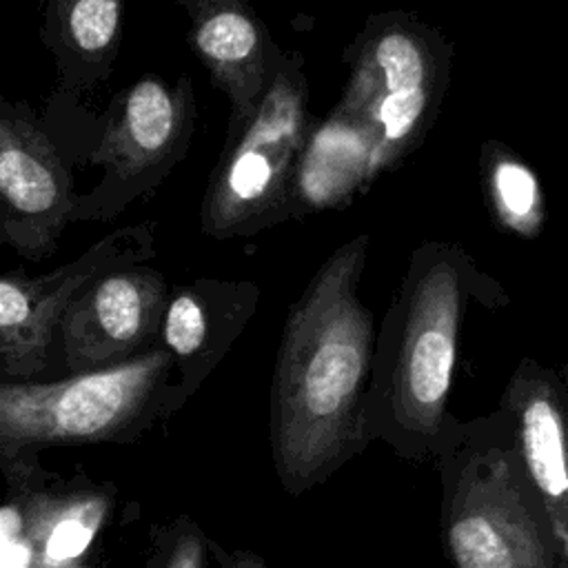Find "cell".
Returning <instances> with one entry per match:
<instances>
[{
	"label": "cell",
	"mask_w": 568,
	"mask_h": 568,
	"mask_svg": "<svg viewBox=\"0 0 568 568\" xmlns=\"http://www.w3.org/2000/svg\"><path fill=\"white\" fill-rule=\"evenodd\" d=\"M73 206L69 169L31 106L0 100V242L33 262L49 257Z\"/></svg>",
	"instance_id": "obj_10"
},
{
	"label": "cell",
	"mask_w": 568,
	"mask_h": 568,
	"mask_svg": "<svg viewBox=\"0 0 568 568\" xmlns=\"http://www.w3.org/2000/svg\"><path fill=\"white\" fill-rule=\"evenodd\" d=\"M166 277L149 264L109 268L69 302L58 328V364L64 375L129 362L155 346Z\"/></svg>",
	"instance_id": "obj_9"
},
{
	"label": "cell",
	"mask_w": 568,
	"mask_h": 568,
	"mask_svg": "<svg viewBox=\"0 0 568 568\" xmlns=\"http://www.w3.org/2000/svg\"><path fill=\"white\" fill-rule=\"evenodd\" d=\"M178 2H180V7L186 11V16H191V13H195L197 9H204V7L215 4V2H222V0H178Z\"/></svg>",
	"instance_id": "obj_20"
},
{
	"label": "cell",
	"mask_w": 568,
	"mask_h": 568,
	"mask_svg": "<svg viewBox=\"0 0 568 568\" xmlns=\"http://www.w3.org/2000/svg\"><path fill=\"white\" fill-rule=\"evenodd\" d=\"M11 499L27 544V568H91L84 555L109 517L111 495L95 486L51 490L42 484Z\"/></svg>",
	"instance_id": "obj_16"
},
{
	"label": "cell",
	"mask_w": 568,
	"mask_h": 568,
	"mask_svg": "<svg viewBox=\"0 0 568 568\" xmlns=\"http://www.w3.org/2000/svg\"><path fill=\"white\" fill-rule=\"evenodd\" d=\"M260 286L251 280L197 277L169 291L155 346L173 359L180 406L222 362L257 311Z\"/></svg>",
	"instance_id": "obj_12"
},
{
	"label": "cell",
	"mask_w": 568,
	"mask_h": 568,
	"mask_svg": "<svg viewBox=\"0 0 568 568\" xmlns=\"http://www.w3.org/2000/svg\"><path fill=\"white\" fill-rule=\"evenodd\" d=\"M189 20L193 53L213 87L229 98L226 138H233L255 115L266 93L277 44L248 0H222L197 9Z\"/></svg>",
	"instance_id": "obj_13"
},
{
	"label": "cell",
	"mask_w": 568,
	"mask_h": 568,
	"mask_svg": "<svg viewBox=\"0 0 568 568\" xmlns=\"http://www.w3.org/2000/svg\"><path fill=\"white\" fill-rule=\"evenodd\" d=\"M433 464L450 568H561L557 537L499 406L473 419L453 415Z\"/></svg>",
	"instance_id": "obj_3"
},
{
	"label": "cell",
	"mask_w": 568,
	"mask_h": 568,
	"mask_svg": "<svg viewBox=\"0 0 568 568\" xmlns=\"http://www.w3.org/2000/svg\"><path fill=\"white\" fill-rule=\"evenodd\" d=\"M0 237H2V211H0ZM2 244V242H0Z\"/></svg>",
	"instance_id": "obj_21"
},
{
	"label": "cell",
	"mask_w": 568,
	"mask_h": 568,
	"mask_svg": "<svg viewBox=\"0 0 568 568\" xmlns=\"http://www.w3.org/2000/svg\"><path fill=\"white\" fill-rule=\"evenodd\" d=\"M209 537L200 526L180 515L158 532L144 568H209Z\"/></svg>",
	"instance_id": "obj_18"
},
{
	"label": "cell",
	"mask_w": 568,
	"mask_h": 568,
	"mask_svg": "<svg viewBox=\"0 0 568 568\" xmlns=\"http://www.w3.org/2000/svg\"><path fill=\"white\" fill-rule=\"evenodd\" d=\"M488 211L501 229L532 240L546 224V202L537 173L508 144L486 140L479 153Z\"/></svg>",
	"instance_id": "obj_17"
},
{
	"label": "cell",
	"mask_w": 568,
	"mask_h": 568,
	"mask_svg": "<svg viewBox=\"0 0 568 568\" xmlns=\"http://www.w3.org/2000/svg\"><path fill=\"white\" fill-rule=\"evenodd\" d=\"M308 98L302 53L277 47L255 115L224 140L209 178L200 209L204 235L248 237L288 220L295 166L315 122Z\"/></svg>",
	"instance_id": "obj_6"
},
{
	"label": "cell",
	"mask_w": 568,
	"mask_h": 568,
	"mask_svg": "<svg viewBox=\"0 0 568 568\" xmlns=\"http://www.w3.org/2000/svg\"><path fill=\"white\" fill-rule=\"evenodd\" d=\"M368 244V233H359L337 246L284 322L268 439L275 475L291 497L324 484L371 444L366 390L377 333L359 300Z\"/></svg>",
	"instance_id": "obj_1"
},
{
	"label": "cell",
	"mask_w": 568,
	"mask_h": 568,
	"mask_svg": "<svg viewBox=\"0 0 568 568\" xmlns=\"http://www.w3.org/2000/svg\"><path fill=\"white\" fill-rule=\"evenodd\" d=\"M193 126L195 95L189 75L169 84L146 73L113 95L93 151L102 178L91 191L75 195L71 224L111 222L155 191L186 158Z\"/></svg>",
	"instance_id": "obj_7"
},
{
	"label": "cell",
	"mask_w": 568,
	"mask_h": 568,
	"mask_svg": "<svg viewBox=\"0 0 568 568\" xmlns=\"http://www.w3.org/2000/svg\"><path fill=\"white\" fill-rule=\"evenodd\" d=\"M175 408L173 359L160 346L100 371L0 382V470L9 495L44 484L42 450L131 442Z\"/></svg>",
	"instance_id": "obj_4"
},
{
	"label": "cell",
	"mask_w": 568,
	"mask_h": 568,
	"mask_svg": "<svg viewBox=\"0 0 568 568\" xmlns=\"http://www.w3.org/2000/svg\"><path fill=\"white\" fill-rule=\"evenodd\" d=\"M155 255V222L124 224L75 260L42 273H0V382H40L58 362V328L73 295L95 275Z\"/></svg>",
	"instance_id": "obj_8"
},
{
	"label": "cell",
	"mask_w": 568,
	"mask_h": 568,
	"mask_svg": "<svg viewBox=\"0 0 568 568\" xmlns=\"http://www.w3.org/2000/svg\"><path fill=\"white\" fill-rule=\"evenodd\" d=\"M470 302L497 311L510 297L462 244H417L375 335L366 390L371 444L382 442L410 464L435 459L453 419L448 395Z\"/></svg>",
	"instance_id": "obj_2"
},
{
	"label": "cell",
	"mask_w": 568,
	"mask_h": 568,
	"mask_svg": "<svg viewBox=\"0 0 568 568\" xmlns=\"http://www.w3.org/2000/svg\"><path fill=\"white\" fill-rule=\"evenodd\" d=\"M497 406L557 537L561 568H568V382L557 368L521 357Z\"/></svg>",
	"instance_id": "obj_11"
},
{
	"label": "cell",
	"mask_w": 568,
	"mask_h": 568,
	"mask_svg": "<svg viewBox=\"0 0 568 568\" xmlns=\"http://www.w3.org/2000/svg\"><path fill=\"white\" fill-rule=\"evenodd\" d=\"M209 550L220 568H268L264 559L251 550H226L213 539H209Z\"/></svg>",
	"instance_id": "obj_19"
},
{
	"label": "cell",
	"mask_w": 568,
	"mask_h": 568,
	"mask_svg": "<svg viewBox=\"0 0 568 568\" xmlns=\"http://www.w3.org/2000/svg\"><path fill=\"white\" fill-rule=\"evenodd\" d=\"M377 178L373 140L351 115L333 111L315 120L300 153L288 220H304L324 209L348 206L355 193Z\"/></svg>",
	"instance_id": "obj_14"
},
{
	"label": "cell",
	"mask_w": 568,
	"mask_h": 568,
	"mask_svg": "<svg viewBox=\"0 0 568 568\" xmlns=\"http://www.w3.org/2000/svg\"><path fill=\"white\" fill-rule=\"evenodd\" d=\"M348 80L337 111L373 140L375 171H390L430 133L453 71L450 38L404 9L371 13L344 49Z\"/></svg>",
	"instance_id": "obj_5"
},
{
	"label": "cell",
	"mask_w": 568,
	"mask_h": 568,
	"mask_svg": "<svg viewBox=\"0 0 568 568\" xmlns=\"http://www.w3.org/2000/svg\"><path fill=\"white\" fill-rule=\"evenodd\" d=\"M40 38L55 60L58 89L87 95L113 71L122 36V0H40Z\"/></svg>",
	"instance_id": "obj_15"
}]
</instances>
